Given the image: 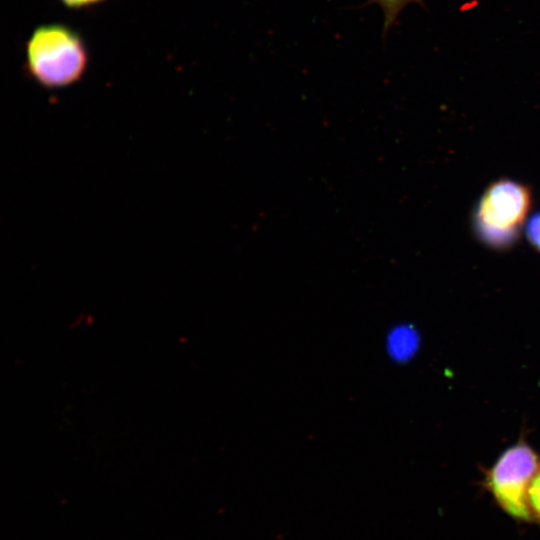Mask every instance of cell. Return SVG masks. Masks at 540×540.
Returning <instances> with one entry per match:
<instances>
[{
    "mask_svg": "<svg viewBox=\"0 0 540 540\" xmlns=\"http://www.w3.org/2000/svg\"><path fill=\"white\" fill-rule=\"evenodd\" d=\"M87 64L82 37L64 24L39 26L26 43L25 69L44 87L59 88L78 81Z\"/></svg>",
    "mask_w": 540,
    "mask_h": 540,
    "instance_id": "1",
    "label": "cell"
},
{
    "mask_svg": "<svg viewBox=\"0 0 540 540\" xmlns=\"http://www.w3.org/2000/svg\"><path fill=\"white\" fill-rule=\"evenodd\" d=\"M530 206L531 192L526 185L510 179L495 181L474 211V231L488 247L509 248L519 238Z\"/></svg>",
    "mask_w": 540,
    "mask_h": 540,
    "instance_id": "2",
    "label": "cell"
},
{
    "mask_svg": "<svg viewBox=\"0 0 540 540\" xmlns=\"http://www.w3.org/2000/svg\"><path fill=\"white\" fill-rule=\"evenodd\" d=\"M540 471V459L527 444L507 449L488 471L486 483L500 507L517 520L529 521V488Z\"/></svg>",
    "mask_w": 540,
    "mask_h": 540,
    "instance_id": "3",
    "label": "cell"
},
{
    "mask_svg": "<svg viewBox=\"0 0 540 540\" xmlns=\"http://www.w3.org/2000/svg\"><path fill=\"white\" fill-rule=\"evenodd\" d=\"M373 4L377 5L383 13L382 38L384 40L390 29L398 23L399 16L407 6L417 4L422 8L426 7L425 0H367L362 7Z\"/></svg>",
    "mask_w": 540,
    "mask_h": 540,
    "instance_id": "4",
    "label": "cell"
},
{
    "mask_svg": "<svg viewBox=\"0 0 540 540\" xmlns=\"http://www.w3.org/2000/svg\"><path fill=\"white\" fill-rule=\"evenodd\" d=\"M417 346V335L410 328H400L391 340L392 352L398 358H407L412 355Z\"/></svg>",
    "mask_w": 540,
    "mask_h": 540,
    "instance_id": "5",
    "label": "cell"
},
{
    "mask_svg": "<svg viewBox=\"0 0 540 540\" xmlns=\"http://www.w3.org/2000/svg\"><path fill=\"white\" fill-rule=\"evenodd\" d=\"M526 236L530 244L540 252V211L532 215L528 220Z\"/></svg>",
    "mask_w": 540,
    "mask_h": 540,
    "instance_id": "6",
    "label": "cell"
},
{
    "mask_svg": "<svg viewBox=\"0 0 540 540\" xmlns=\"http://www.w3.org/2000/svg\"><path fill=\"white\" fill-rule=\"evenodd\" d=\"M528 497L531 511L540 521V471L529 488Z\"/></svg>",
    "mask_w": 540,
    "mask_h": 540,
    "instance_id": "7",
    "label": "cell"
},
{
    "mask_svg": "<svg viewBox=\"0 0 540 540\" xmlns=\"http://www.w3.org/2000/svg\"><path fill=\"white\" fill-rule=\"evenodd\" d=\"M68 8L79 9L89 7L105 0H60Z\"/></svg>",
    "mask_w": 540,
    "mask_h": 540,
    "instance_id": "8",
    "label": "cell"
}]
</instances>
